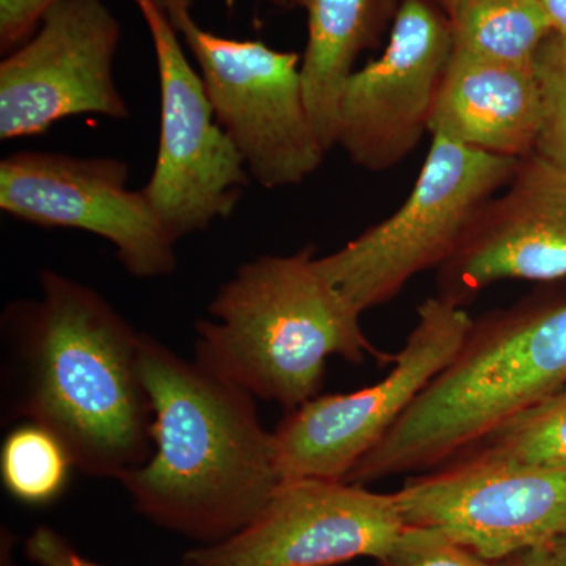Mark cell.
Segmentation results:
<instances>
[{
    "instance_id": "277c9868",
    "label": "cell",
    "mask_w": 566,
    "mask_h": 566,
    "mask_svg": "<svg viewBox=\"0 0 566 566\" xmlns=\"http://www.w3.org/2000/svg\"><path fill=\"white\" fill-rule=\"evenodd\" d=\"M314 245L243 263L196 324V359L253 397L292 412L318 397L327 359L354 365L374 356L363 312L319 271Z\"/></svg>"
},
{
    "instance_id": "6da1fadb",
    "label": "cell",
    "mask_w": 566,
    "mask_h": 566,
    "mask_svg": "<svg viewBox=\"0 0 566 566\" xmlns=\"http://www.w3.org/2000/svg\"><path fill=\"white\" fill-rule=\"evenodd\" d=\"M10 415L57 436L74 468L120 480L153 453L142 334L84 283L40 274V296L3 312Z\"/></svg>"
},
{
    "instance_id": "9c48e42d",
    "label": "cell",
    "mask_w": 566,
    "mask_h": 566,
    "mask_svg": "<svg viewBox=\"0 0 566 566\" xmlns=\"http://www.w3.org/2000/svg\"><path fill=\"white\" fill-rule=\"evenodd\" d=\"M128 180V164L109 156L11 153L0 163V210L43 229L95 234L133 277H167L177 270V241Z\"/></svg>"
},
{
    "instance_id": "83f0119b",
    "label": "cell",
    "mask_w": 566,
    "mask_h": 566,
    "mask_svg": "<svg viewBox=\"0 0 566 566\" xmlns=\"http://www.w3.org/2000/svg\"><path fill=\"white\" fill-rule=\"evenodd\" d=\"M431 2H434L436 6L441 7L442 10L449 11L450 7H452L453 0H431Z\"/></svg>"
},
{
    "instance_id": "9a60e30c",
    "label": "cell",
    "mask_w": 566,
    "mask_h": 566,
    "mask_svg": "<svg viewBox=\"0 0 566 566\" xmlns=\"http://www.w3.org/2000/svg\"><path fill=\"white\" fill-rule=\"evenodd\" d=\"M542 102L534 65L453 51L439 85L431 136L504 158L526 159L538 139Z\"/></svg>"
},
{
    "instance_id": "30bf717a",
    "label": "cell",
    "mask_w": 566,
    "mask_h": 566,
    "mask_svg": "<svg viewBox=\"0 0 566 566\" xmlns=\"http://www.w3.org/2000/svg\"><path fill=\"white\" fill-rule=\"evenodd\" d=\"M395 497L408 526L436 528L488 560L566 538V465L457 458Z\"/></svg>"
},
{
    "instance_id": "8992f818",
    "label": "cell",
    "mask_w": 566,
    "mask_h": 566,
    "mask_svg": "<svg viewBox=\"0 0 566 566\" xmlns=\"http://www.w3.org/2000/svg\"><path fill=\"white\" fill-rule=\"evenodd\" d=\"M192 55L216 118L264 189L303 185L326 156L305 106L301 55L207 31L192 0H158Z\"/></svg>"
},
{
    "instance_id": "d6986e66",
    "label": "cell",
    "mask_w": 566,
    "mask_h": 566,
    "mask_svg": "<svg viewBox=\"0 0 566 566\" xmlns=\"http://www.w3.org/2000/svg\"><path fill=\"white\" fill-rule=\"evenodd\" d=\"M458 458L566 465V385Z\"/></svg>"
},
{
    "instance_id": "ffe728a7",
    "label": "cell",
    "mask_w": 566,
    "mask_h": 566,
    "mask_svg": "<svg viewBox=\"0 0 566 566\" xmlns=\"http://www.w3.org/2000/svg\"><path fill=\"white\" fill-rule=\"evenodd\" d=\"M542 118L535 153L566 167V40L551 35L534 59Z\"/></svg>"
},
{
    "instance_id": "603a6c76",
    "label": "cell",
    "mask_w": 566,
    "mask_h": 566,
    "mask_svg": "<svg viewBox=\"0 0 566 566\" xmlns=\"http://www.w3.org/2000/svg\"><path fill=\"white\" fill-rule=\"evenodd\" d=\"M25 556L39 566H103L81 556L65 536L48 526L36 527L25 539Z\"/></svg>"
},
{
    "instance_id": "484cf974",
    "label": "cell",
    "mask_w": 566,
    "mask_h": 566,
    "mask_svg": "<svg viewBox=\"0 0 566 566\" xmlns=\"http://www.w3.org/2000/svg\"><path fill=\"white\" fill-rule=\"evenodd\" d=\"M256 2L266 3V6L283 11H292L301 7V0H256ZM223 3H226L227 9L232 10L237 0H223Z\"/></svg>"
},
{
    "instance_id": "cb8c5ba5",
    "label": "cell",
    "mask_w": 566,
    "mask_h": 566,
    "mask_svg": "<svg viewBox=\"0 0 566 566\" xmlns=\"http://www.w3.org/2000/svg\"><path fill=\"white\" fill-rule=\"evenodd\" d=\"M554 35L566 40V0H538Z\"/></svg>"
},
{
    "instance_id": "ac0fdd59",
    "label": "cell",
    "mask_w": 566,
    "mask_h": 566,
    "mask_svg": "<svg viewBox=\"0 0 566 566\" xmlns=\"http://www.w3.org/2000/svg\"><path fill=\"white\" fill-rule=\"evenodd\" d=\"M74 463L61 439L39 423L11 430L0 452V474L18 501L44 505L63 493Z\"/></svg>"
},
{
    "instance_id": "ba28073f",
    "label": "cell",
    "mask_w": 566,
    "mask_h": 566,
    "mask_svg": "<svg viewBox=\"0 0 566 566\" xmlns=\"http://www.w3.org/2000/svg\"><path fill=\"white\" fill-rule=\"evenodd\" d=\"M471 324L464 307L428 297L385 379L356 392L318 395L286 412L273 431L282 480H346L452 363Z\"/></svg>"
},
{
    "instance_id": "7c38bea8",
    "label": "cell",
    "mask_w": 566,
    "mask_h": 566,
    "mask_svg": "<svg viewBox=\"0 0 566 566\" xmlns=\"http://www.w3.org/2000/svg\"><path fill=\"white\" fill-rule=\"evenodd\" d=\"M406 528L397 497L331 479L283 480L237 535L182 554L185 566H335L386 556Z\"/></svg>"
},
{
    "instance_id": "e0dca14e",
    "label": "cell",
    "mask_w": 566,
    "mask_h": 566,
    "mask_svg": "<svg viewBox=\"0 0 566 566\" xmlns=\"http://www.w3.org/2000/svg\"><path fill=\"white\" fill-rule=\"evenodd\" d=\"M447 17L453 51L509 65H534L553 35L538 0H453Z\"/></svg>"
},
{
    "instance_id": "4fadbf2b",
    "label": "cell",
    "mask_w": 566,
    "mask_h": 566,
    "mask_svg": "<svg viewBox=\"0 0 566 566\" xmlns=\"http://www.w3.org/2000/svg\"><path fill=\"white\" fill-rule=\"evenodd\" d=\"M452 54L446 11L431 0H400L386 50L354 71L342 96L337 147L354 166L385 172L416 150Z\"/></svg>"
},
{
    "instance_id": "44dd1931",
    "label": "cell",
    "mask_w": 566,
    "mask_h": 566,
    "mask_svg": "<svg viewBox=\"0 0 566 566\" xmlns=\"http://www.w3.org/2000/svg\"><path fill=\"white\" fill-rule=\"evenodd\" d=\"M505 562V560H504ZM430 527L408 526L379 566H504Z\"/></svg>"
},
{
    "instance_id": "3957f363",
    "label": "cell",
    "mask_w": 566,
    "mask_h": 566,
    "mask_svg": "<svg viewBox=\"0 0 566 566\" xmlns=\"http://www.w3.org/2000/svg\"><path fill=\"white\" fill-rule=\"evenodd\" d=\"M566 385V292L472 319L452 363L345 482L423 474L463 455Z\"/></svg>"
},
{
    "instance_id": "8fae6325",
    "label": "cell",
    "mask_w": 566,
    "mask_h": 566,
    "mask_svg": "<svg viewBox=\"0 0 566 566\" xmlns=\"http://www.w3.org/2000/svg\"><path fill=\"white\" fill-rule=\"evenodd\" d=\"M122 25L103 0H59L0 62V139L46 133L76 115L129 117L114 77Z\"/></svg>"
},
{
    "instance_id": "4316f807",
    "label": "cell",
    "mask_w": 566,
    "mask_h": 566,
    "mask_svg": "<svg viewBox=\"0 0 566 566\" xmlns=\"http://www.w3.org/2000/svg\"><path fill=\"white\" fill-rule=\"evenodd\" d=\"M549 551L556 566H566V538L560 539L556 545L551 546Z\"/></svg>"
},
{
    "instance_id": "7402d4cb",
    "label": "cell",
    "mask_w": 566,
    "mask_h": 566,
    "mask_svg": "<svg viewBox=\"0 0 566 566\" xmlns=\"http://www.w3.org/2000/svg\"><path fill=\"white\" fill-rule=\"evenodd\" d=\"M55 2L59 0H0V50L3 54L24 43Z\"/></svg>"
},
{
    "instance_id": "5b68a950",
    "label": "cell",
    "mask_w": 566,
    "mask_h": 566,
    "mask_svg": "<svg viewBox=\"0 0 566 566\" xmlns=\"http://www.w3.org/2000/svg\"><path fill=\"white\" fill-rule=\"evenodd\" d=\"M521 161L431 136L403 205L316 259L319 271L363 314L389 303L417 274L439 270L455 253L476 212L513 180Z\"/></svg>"
},
{
    "instance_id": "52a82bcc",
    "label": "cell",
    "mask_w": 566,
    "mask_h": 566,
    "mask_svg": "<svg viewBox=\"0 0 566 566\" xmlns=\"http://www.w3.org/2000/svg\"><path fill=\"white\" fill-rule=\"evenodd\" d=\"M150 33L159 80L158 155L142 188L175 241L233 214L252 181L216 118L199 70L158 0H132Z\"/></svg>"
},
{
    "instance_id": "2e32d148",
    "label": "cell",
    "mask_w": 566,
    "mask_h": 566,
    "mask_svg": "<svg viewBox=\"0 0 566 566\" xmlns=\"http://www.w3.org/2000/svg\"><path fill=\"white\" fill-rule=\"evenodd\" d=\"M400 0H301L307 44L301 55L305 106L324 150L337 147L338 114L357 57L390 31Z\"/></svg>"
},
{
    "instance_id": "7a4b0ae2",
    "label": "cell",
    "mask_w": 566,
    "mask_h": 566,
    "mask_svg": "<svg viewBox=\"0 0 566 566\" xmlns=\"http://www.w3.org/2000/svg\"><path fill=\"white\" fill-rule=\"evenodd\" d=\"M139 375L153 409V453L120 480L134 509L197 546L237 535L283 482L255 397L145 334Z\"/></svg>"
},
{
    "instance_id": "5bb4252c",
    "label": "cell",
    "mask_w": 566,
    "mask_h": 566,
    "mask_svg": "<svg viewBox=\"0 0 566 566\" xmlns=\"http://www.w3.org/2000/svg\"><path fill=\"white\" fill-rule=\"evenodd\" d=\"M566 279V167L527 156L513 180L476 212L438 270V294L464 307L502 281Z\"/></svg>"
},
{
    "instance_id": "d4e9b609",
    "label": "cell",
    "mask_w": 566,
    "mask_h": 566,
    "mask_svg": "<svg viewBox=\"0 0 566 566\" xmlns=\"http://www.w3.org/2000/svg\"><path fill=\"white\" fill-rule=\"evenodd\" d=\"M504 566H556L551 556L549 547L526 551L515 557L506 558Z\"/></svg>"
}]
</instances>
